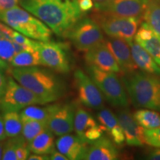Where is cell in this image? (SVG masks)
Returning a JSON list of instances; mask_svg holds the SVG:
<instances>
[{"instance_id": "obj_1", "label": "cell", "mask_w": 160, "mask_h": 160, "mask_svg": "<svg viewBox=\"0 0 160 160\" xmlns=\"http://www.w3.org/2000/svg\"><path fill=\"white\" fill-rule=\"evenodd\" d=\"M19 3L59 37H65L82 17L77 0H20Z\"/></svg>"}, {"instance_id": "obj_2", "label": "cell", "mask_w": 160, "mask_h": 160, "mask_svg": "<svg viewBox=\"0 0 160 160\" xmlns=\"http://www.w3.org/2000/svg\"><path fill=\"white\" fill-rule=\"evenodd\" d=\"M8 70L17 82L38 96L45 105L56 102L65 94L62 81L48 70L38 66Z\"/></svg>"}, {"instance_id": "obj_3", "label": "cell", "mask_w": 160, "mask_h": 160, "mask_svg": "<svg viewBox=\"0 0 160 160\" xmlns=\"http://www.w3.org/2000/svg\"><path fill=\"white\" fill-rule=\"evenodd\" d=\"M126 91L136 107L160 112V78L137 71L122 77Z\"/></svg>"}, {"instance_id": "obj_4", "label": "cell", "mask_w": 160, "mask_h": 160, "mask_svg": "<svg viewBox=\"0 0 160 160\" xmlns=\"http://www.w3.org/2000/svg\"><path fill=\"white\" fill-rule=\"evenodd\" d=\"M0 21L14 31L38 41H49L53 33L42 21L25 9L17 6L7 11H0Z\"/></svg>"}, {"instance_id": "obj_5", "label": "cell", "mask_w": 160, "mask_h": 160, "mask_svg": "<svg viewBox=\"0 0 160 160\" xmlns=\"http://www.w3.org/2000/svg\"><path fill=\"white\" fill-rule=\"evenodd\" d=\"M90 77L102 93L108 102L117 108H126L129 105L126 90L122 82L115 73L105 71L93 65L87 66Z\"/></svg>"}, {"instance_id": "obj_6", "label": "cell", "mask_w": 160, "mask_h": 160, "mask_svg": "<svg viewBox=\"0 0 160 160\" xmlns=\"http://www.w3.org/2000/svg\"><path fill=\"white\" fill-rule=\"evenodd\" d=\"M65 38H68L77 50L85 52L105 40L102 30L97 22L88 17H82L68 32Z\"/></svg>"}, {"instance_id": "obj_7", "label": "cell", "mask_w": 160, "mask_h": 160, "mask_svg": "<svg viewBox=\"0 0 160 160\" xmlns=\"http://www.w3.org/2000/svg\"><path fill=\"white\" fill-rule=\"evenodd\" d=\"M109 37H116L128 42L134 39L141 18L119 17L96 11L93 19Z\"/></svg>"}, {"instance_id": "obj_8", "label": "cell", "mask_w": 160, "mask_h": 160, "mask_svg": "<svg viewBox=\"0 0 160 160\" xmlns=\"http://www.w3.org/2000/svg\"><path fill=\"white\" fill-rule=\"evenodd\" d=\"M33 105H45L40 98L17 82L13 77H8L5 93L0 99V111H19Z\"/></svg>"}, {"instance_id": "obj_9", "label": "cell", "mask_w": 160, "mask_h": 160, "mask_svg": "<svg viewBox=\"0 0 160 160\" xmlns=\"http://www.w3.org/2000/svg\"><path fill=\"white\" fill-rule=\"evenodd\" d=\"M39 51L42 64L60 73H67L71 69L68 48L65 44L57 42H40Z\"/></svg>"}, {"instance_id": "obj_10", "label": "cell", "mask_w": 160, "mask_h": 160, "mask_svg": "<svg viewBox=\"0 0 160 160\" xmlns=\"http://www.w3.org/2000/svg\"><path fill=\"white\" fill-rule=\"evenodd\" d=\"M148 0H105L96 2L94 11L119 17L142 19Z\"/></svg>"}, {"instance_id": "obj_11", "label": "cell", "mask_w": 160, "mask_h": 160, "mask_svg": "<svg viewBox=\"0 0 160 160\" xmlns=\"http://www.w3.org/2000/svg\"><path fill=\"white\" fill-rule=\"evenodd\" d=\"M74 82L80 102L89 108L101 110L104 107L103 95L90 76L81 70L74 73Z\"/></svg>"}, {"instance_id": "obj_12", "label": "cell", "mask_w": 160, "mask_h": 160, "mask_svg": "<svg viewBox=\"0 0 160 160\" xmlns=\"http://www.w3.org/2000/svg\"><path fill=\"white\" fill-rule=\"evenodd\" d=\"M75 110L71 104H53L47 121L48 129L55 136L71 133L74 130Z\"/></svg>"}, {"instance_id": "obj_13", "label": "cell", "mask_w": 160, "mask_h": 160, "mask_svg": "<svg viewBox=\"0 0 160 160\" xmlns=\"http://www.w3.org/2000/svg\"><path fill=\"white\" fill-rule=\"evenodd\" d=\"M74 131L78 137L88 145L102 137L105 132L93 116L82 108L75 111Z\"/></svg>"}, {"instance_id": "obj_14", "label": "cell", "mask_w": 160, "mask_h": 160, "mask_svg": "<svg viewBox=\"0 0 160 160\" xmlns=\"http://www.w3.org/2000/svg\"><path fill=\"white\" fill-rule=\"evenodd\" d=\"M85 60L88 65H93L102 71L115 73H122L115 58L104 42L86 51Z\"/></svg>"}, {"instance_id": "obj_15", "label": "cell", "mask_w": 160, "mask_h": 160, "mask_svg": "<svg viewBox=\"0 0 160 160\" xmlns=\"http://www.w3.org/2000/svg\"><path fill=\"white\" fill-rule=\"evenodd\" d=\"M104 42L115 58L122 73L125 74L137 71L138 67L133 61L127 41L119 38L110 37L108 39H105Z\"/></svg>"}, {"instance_id": "obj_16", "label": "cell", "mask_w": 160, "mask_h": 160, "mask_svg": "<svg viewBox=\"0 0 160 160\" xmlns=\"http://www.w3.org/2000/svg\"><path fill=\"white\" fill-rule=\"evenodd\" d=\"M118 121L124 132L125 141L128 145L142 146L145 144V129L136 121L133 116L127 110H122L117 114Z\"/></svg>"}, {"instance_id": "obj_17", "label": "cell", "mask_w": 160, "mask_h": 160, "mask_svg": "<svg viewBox=\"0 0 160 160\" xmlns=\"http://www.w3.org/2000/svg\"><path fill=\"white\" fill-rule=\"evenodd\" d=\"M88 145L77 135L64 134L56 141V148L70 160L84 159Z\"/></svg>"}, {"instance_id": "obj_18", "label": "cell", "mask_w": 160, "mask_h": 160, "mask_svg": "<svg viewBox=\"0 0 160 160\" xmlns=\"http://www.w3.org/2000/svg\"><path fill=\"white\" fill-rule=\"evenodd\" d=\"M119 159L118 150L112 140L102 137L90 144L84 159L86 160H116Z\"/></svg>"}, {"instance_id": "obj_19", "label": "cell", "mask_w": 160, "mask_h": 160, "mask_svg": "<svg viewBox=\"0 0 160 160\" xmlns=\"http://www.w3.org/2000/svg\"><path fill=\"white\" fill-rule=\"evenodd\" d=\"M134 40L148 52L160 67V37L147 23L141 24Z\"/></svg>"}, {"instance_id": "obj_20", "label": "cell", "mask_w": 160, "mask_h": 160, "mask_svg": "<svg viewBox=\"0 0 160 160\" xmlns=\"http://www.w3.org/2000/svg\"><path fill=\"white\" fill-rule=\"evenodd\" d=\"M127 42L130 46L132 57L137 67L145 73L160 76V67L148 52L137 43L134 39Z\"/></svg>"}, {"instance_id": "obj_21", "label": "cell", "mask_w": 160, "mask_h": 160, "mask_svg": "<svg viewBox=\"0 0 160 160\" xmlns=\"http://www.w3.org/2000/svg\"><path fill=\"white\" fill-rule=\"evenodd\" d=\"M99 123L104 131L108 133L113 142L121 145L125 142V137L117 117L108 109L101 110L97 114Z\"/></svg>"}, {"instance_id": "obj_22", "label": "cell", "mask_w": 160, "mask_h": 160, "mask_svg": "<svg viewBox=\"0 0 160 160\" xmlns=\"http://www.w3.org/2000/svg\"><path fill=\"white\" fill-rule=\"evenodd\" d=\"M54 147V134L48 129L45 130L28 142L30 151L37 154L49 155L55 149Z\"/></svg>"}, {"instance_id": "obj_23", "label": "cell", "mask_w": 160, "mask_h": 160, "mask_svg": "<svg viewBox=\"0 0 160 160\" xmlns=\"http://www.w3.org/2000/svg\"><path fill=\"white\" fill-rule=\"evenodd\" d=\"M142 19L160 37V0H148Z\"/></svg>"}, {"instance_id": "obj_24", "label": "cell", "mask_w": 160, "mask_h": 160, "mask_svg": "<svg viewBox=\"0 0 160 160\" xmlns=\"http://www.w3.org/2000/svg\"><path fill=\"white\" fill-rule=\"evenodd\" d=\"M12 68H25L42 65L37 50H26L16 53L11 61Z\"/></svg>"}, {"instance_id": "obj_25", "label": "cell", "mask_w": 160, "mask_h": 160, "mask_svg": "<svg viewBox=\"0 0 160 160\" xmlns=\"http://www.w3.org/2000/svg\"><path fill=\"white\" fill-rule=\"evenodd\" d=\"M2 118L8 137H15L22 134V121L18 111L3 112Z\"/></svg>"}, {"instance_id": "obj_26", "label": "cell", "mask_w": 160, "mask_h": 160, "mask_svg": "<svg viewBox=\"0 0 160 160\" xmlns=\"http://www.w3.org/2000/svg\"><path fill=\"white\" fill-rule=\"evenodd\" d=\"M133 118L144 129H153L160 126V113L150 109H140L135 111Z\"/></svg>"}, {"instance_id": "obj_27", "label": "cell", "mask_w": 160, "mask_h": 160, "mask_svg": "<svg viewBox=\"0 0 160 160\" xmlns=\"http://www.w3.org/2000/svg\"><path fill=\"white\" fill-rule=\"evenodd\" d=\"M53 105H48L45 107L30 105L22 109L19 113L22 121L24 120H37L47 122L53 110Z\"/></svg>"}, {"instance_id": "obj_28", "label": "cell", "mask_w": 160, "mask_h": 160, "mask_svg": "<svg viewBox=\"0 0 160 160\" xmlns=\"http://www.w3.org/2000/svg\"><path fill=\"white\" fill-rule=\"evenodd\" d=\"M46 129H48L47 122L37 121V120H24L22 121V135L28 143Z\"/></svg>"}, {"instance_id": "obj_29", "label": "cell", "mask_w": 160, "mask_h": 160, "mask_svg": "<svg viewBox=\"0 0 160 160\" xmlns=\"http://www.w3.org/2000/svg\"><path fill=\"white\" fill-rule=\"evenodd\" d=\"M16 54V51L13 47L12 40L1 38L0 39V58L6 62L10 63Z\"/></svg>"}, {"instance_id": "obj_30", "label": "cell", "mask_w": 160, "mask_h": 160, "mask_svg": "<svg viewBox=\"0 0 160 160\" xmlns=\"http://www.w3.org/2000/svg\"><path fill=\"white\" fill-rule=\"evenodd\" d=\"M12 40L20 44V45L25 46V48L27 50H37L40 42H41L31 39V38L22 34V33H20L19 32L17 31H13V35H12Z\"/></svg>"}, {"instance_id": "obj_31", "label": "cell", "mask_w": 160, "mask_h": 160, "mask_svg": "<svg viewBox=\"0 0 160 160\" xmlns=\"http://www.w3.org/2000/svg\"><path fill=\"white\" fill-rule=\"evenodd\" d=\"M17 137H10L9 139L5 142L3 149V160H17Z\"/></svg>"}, {"instance_id": "obj_32", "label": "cell", "mask_w": 160, "mask_h": 160, "mask_svg": "<svg viewBox=\"0 0 160 160\" xmlns=\"http://www.w3.org/2000/svg\"><path fill=\"white\" fill-rule=\"evenodd\" d=\"M145 144L152 147L160 148V126L153 129H145L144 131Z\"/></svg>"}, {"instance_id": "obj_33", "label": "cell", "mask_w": 160, "mask_h": 160, "mask_svg": "<svg viewBox=\"0 0 160 160\" xmlns=\"http://www.w3.org/2000/svg\"><path fill=\"white\" fill-rule=\"evenodd\" d=\"M20 0H0V11H7L16 7Z\"/></svg>"}, {"instance_id": "obj_34", "label": "cell", "mask_w": 160, "mask_h": 160, "mask_svg": "<svg viewBox=\"0 0 160 160\" xmlns=\"http://www.w3.org/2000/svg\"><path fill=\"white\" fill-rule=\"evenodd\" d=\"M77 3L79 9L82 13L91 11L94 7V4L92 0H77Z\"/></svg>"}, {"instance_id": "obj_35", "label": "cell", "mask_w": 160, "mask_h": 160, "mask_svg": "<svg viewBox=\"0 0 160 160\" xmlns=\"http://www.w3.org/2000/svg\"><path fill=\"white\" fill-rule=\"evenodd\" d=\"M14 30L9 27L8 25H5V23L0 22V32L2 34V37L6 39L12 40V35Z\"/></svg>"}, {"instance_id": "obj_36", "label": "cell", "mask_w": 160, "mask_h": 160, "mask_svg": "<svg viewBox=\"0 0 160 160\" xmlns=\"http://www.w3.org/2000/svg\"><path fill=\"white\" fill-rule=\"evenodd\" d=\"M8 78H6L4 71L0 69V99L5 93L6 87H7Z\"/></svg>"}, {"instance_id": "obj_37", "label": "cell", "mask_w": 160, "mask_h": 160, "mask_svg": "<svg viewBox=\"0 0 160 160\" xmlns=\"http://www.w3.org/2000/svg\"><path fill=\"white\" fill-rule=\"evenodd\" d=\"M49 159L51 160H68L65 155L62 154L57 149H53L49 154Z\"/></svg>"}, {"instance_id": "obj_38", "label": "cell", "mask_w": 160, "mask_h": 160, "mask_svg": "<svg viewBox=\"0 0 160 160\" xmlns=\"http://www.w3.org/2000/svg\"><path fill=\"white\" fill-rule=\"evenodd\" d=\"M7 137H8L6 135L5 130V125H4L2 115H0V141H3Z\"/></svg>"}, {"instance_id": "obj_39", "label": "cell", "mask_w": 160, "mask_h": 160, "mask_svg": "<svg viewBox=\"0 0 160 160\" xmlns=\"http://www.w3.org/2000/svg\"><path fill=\"white\" fill-rule=\"evenodd\" d=\"M28 159L29 160H49V156L47 154H37V153H33V154L29 155Z\"/></svg>"}, {"instance_id": "obj_40", "label": "cell", "mask_w": 160, "mask_h": 160, "mask_svg": "<svg viewBox=\"0 0 160 160\" xmlns=\"http://www.w3.org/2000/svg\"><path fill=\"white\" fill-rule=\"evenodd\" d=\"M148 159L151 160H160V148L152 151L148 157Z\"/></svg>"}, {"instance_id": "obj_41", "label": "cell", "mask_w": 160, "mask_h": 160, "mask_svg": "<svg viewBox=\"0 0 160 160\" xmlns=\"http://www.w3.org/2000/svg\"><path fill=\"white\" fill-rule=\"evenodd\" d=\"M8 68H9V66H8V62L3 61V60L0 58V69L5 71Z\"/></svg>"}, {"instance_id": "obj_42", "label": "cell", "mask_w": 160, "mask_h": 160, "mask_svg": "<svg viewBox=\"0 0 160 160\" xmlns=\"http://www.w3.org/2000/svg\"><path fill=\"white\" fill-rule=\"evenodd\" d=\"M4 145H5V142H4V140L3 141H0V159H2Z\"/></svg>"}, {"instance_id": "obj_43", "label": "cell", "mask_w": 160, "mask_h": 160, "mask_svg": "<svg viewBox=\"0 0 160 160\" xmlns=\"http://www.w3.org/2000/svg\"><path fill=\"white\" fill-rule=\"evenodd\" d=\"M96 2H103V1H105V0H95Z\"/></svg>"}, {"instance_id": "obj_44", "label": "cell", "mask_w": 160, "mask_h": 160, "mask_svg": "<svg viewBox=\"0 0 160 160\" xmlns=\"http://www.w3.org/2000/svg\"><path fill=\"white\" fill-rule=\"evenodd\" d=\"M3 37H2V33L1 32H0V39H1V38H2Z\"/></svg>"}]
</instances>
